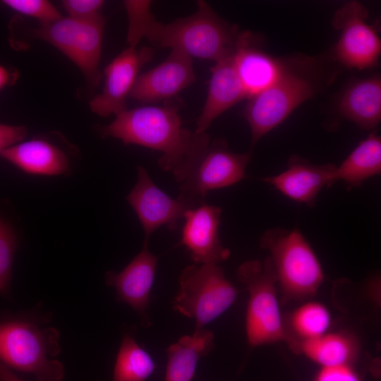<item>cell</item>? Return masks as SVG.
Here are the masks:
<instances>
[{
    "mask_svg": "<svg viewBox=\"0 0 381 381\" xmlns=\"http://www.w3.org/2000/svg\"><path fill=\"white\" fill-rule=\"evenodd\" d=\"M127 41L136 47L145 37L159 48H171L190 57L214 63L233 55L240 34L238 27L222 18L205 1H198L190 16L164 24L151 12L150 1H125Z\"/></svg>",
    "mask_w": 381,
    "mask_h": 381,
    "instance_id": "obj_1",
    "label": "cell"
},
{
    "mask_svg": "<svg viewBox=\"0 0 381 381\" xmlns=\"http://www.w3.org/2000/svg\"><path fill=\"white\" fill-rule=\"evenodd\" d=\"M178 109L172 105H147L126 109L100 128L102 137L119 139L159 151L158 164L179 183L198 153L210 141L207 132L182 126Z\"/></svg>",
    "mask_w": 381,
    "mask_h": 381,
    "instance_id": "obj_2",
    "label": "cell"
},
{
    "mask_svg": "<svg viewBox=\"0 0 381 381\" xmlns=\"http://www.w3.org/2000/svg\"><path fill=\"white\" fill-rule=\"evenodd\" d=\"M333 59L324 56L293 55L282 59L277 80L248 98L243 116L251 132V148L281 124L300 104L328 87L339 71Z\"/></svg>",
    "mask_w": 381,
    "mask_h": 381,
    "instance_id": "obj_3",
    "label": "cell"
},
{
    "mask_svg": "<svg viewBox=\"0 0 381 381\" xmlns=\"http://www.w3.org/2000/svg\"><path fill=\"white\" fill-rule=\"evenodd\" d=\"M59 334L28 321L0 324V361L8 368L33 374L39 381H63L64 366L53 359L60 352Z\"/></svg>",
    "mask_w": 381,
    "mask_h": 381,
    "instance_id": "obj_4",
    "label": "cell"
},
{
    "mask_svg": "<svg viewBox=\"0 0 381 381\" xmlns=\"http://www.w3.org/2000/svg\"><path fill=\"white\" fill-rule=\"evenodd\" d=\"M260 246L270 251L277 282L287 298L303 299L315 294L324 280L323 270L298 229H268L260 237Z\"/></svg>",
    "mask_w": 381,
    "mask_h": 381,
    "instance_id": "obj_5",
    "label": "cell"
},
{
    "mask_svg": "<svg viewBox=\"0 0 381 381\" xmlns=\"http://www.w3.org/2000/svg\"><path fill=\"white\" fill-rule=\"evenodd\" d=\"M237 277L248 291L246 331L252 347L286 341L291 344L280 313L276 273L267 257L263 262L248 260L237 269Z\"/></svg>",
    "mask_w": 381,
    "mask_h": 381,
    "instance_id": "obj_6",
    "label": "cell"
},
{
    "mask_svg": "<svg viewBox=\"0 0 381 381\" xmlns=\"http://www.w3.org/2000/svg\"><path fill=\"white\" fill-rule=\"evenodd\" d=\"M237 290L217 264L186 267L179 277L173 309L195 320V329L223 314L234 302Z\"/></svg>",
    "mask_w": 381,
    "mask_h": 381,
    "instance_id": "obj_7",
    "label": "cell"
},
{
    "mask_svg": "<svg viewBox=\"0 0 381 381\" xmlns=\"http://www.w3.org/2000/svg\"><path fill=\"white\" fill-rule=\"evenodd\" d=\"M252 151L235 153L229 149L225 140L211 139L185 172L177 198L195 207L204 203L210 190L237 183L245 176Z\"/></svg>",
    "mask_w": 381,
    "mask_h": 381,
    "instance_id": "obj_8",
    "label": "cell"
},
{
    "mask_svg": "<svg viewBox=\"0 0 381 381\" xmlns=\"http://www.w3.org/2000/svg\"><path fill=\"white\" fill-rule=\"evenodd\" d=\"M105 26L103 16L92 20H80L70 17L40 26L32 32L35 38L51 44L82 71L93 87L99 83V69Z\"/></svg>",
    "mask_w": 381,
    "mask_h": 381,
    "instance_id": "obj_9",
    "label": "cell"
},
{
    "mask_svg": "<svg viewBox=\"0 0 381 381\" xmlns=\"http://www.w3.org/2000/svg\"><path fill=\"white\" fill-rule=\"evenodd\" d=\"M367 17L366 8L356 1L345 4L334 13L333 26L341 33L333 48L332 59L339 65L358 70L377 65L381 41L365 22Z\"/></svg>",
    "mask_w": 381,
    "mask_h": 381,
    "instance_id": "obj_10",
    "label": "cell"
},
{
    "mask_svg": "<svg viewBox=\"0 0 381 381\" xmlns=\"http://www.w3.org/2000/svg\"><path fill=\"white\" fill-rule=\"evenodd\" d=\"M138 179L126 200L135 211L145 232L144 245L150 235L161 226L170 230L177 228L185 212L193 207L179 199H174L158 188L142 166H138Z\"/></svg>",
    "mask_w": 381,
    "mask_h": 381,
    "instance_id": "obj_11",
    "label": "cell"
},
{
    "mask_svg": "<svg viewBox=\"0 0 381 381\" xmlns=\"http://www.w3.org/2000/svg\"><path fill=\"white\" fill-rule=\"evenodd\" d=\"M153 50L143 47L137 50L129 46L104 68L102 92L89 103L91 111L100 116H116L126 109V101L138 76L140 68L150 60Z\"/></svg>",
    "mask_w": 381,
    "mask_h": 381,
    "instance_id": "obj_12",
    "label": "cell"
},
{
    "mask_svg": "<svg viewBox=\"0 0 381 381\" xmlns=\"http://www.w3.org/2000/svg\"><path fill=\"white\" fill-rule=\"evenodd\" d=\"M195 80L192 58L171 50L164 61L137 77L128 97L143 103H156L174 97Z\"/></svg>",
    "mask_w": 381,
    "mask_h": 381,
    "instance_id": "obj_13",
    "label": "cell"
},
{
    "mask_svg": "<svg viewBox=\"0 0 381 381\" xmlns=\"http://www.w3.org/2000/svg\"><path fill=\"white\" fill-rule=\"evenodd\" d=\"M157 266V257L144 245L142 250L121 272L108 271L105 283L116 291L117 300L130 306L140 316L143 327L151 325L150 295Z\"/></svg>",
    "mask_w": 381,
    "mask_h": 381,
    "instance_id": "obj_14",
    "label": "cell"
},
{
    "mask_svg": "<svg viewBox=\"0 0 381 381\" xmlns=\"http://www.w3.org/2000/svg\"><path fill=\"white\" fill-rule=\"evenodd\" d=\"M221 214L220 207L205 203L185 212L181 243L195 264L218 265L230 255L219 238Z\"/></svg>",
    "mask_w": 381,
    "mask_h": 381,
    "instance_id": "obj_15",
    "label": "cell"
},
{
    "mask_svg": "<svg viewBox=\"0 0 381 381\" xmlns=\"http://www.w3.org/2000/svg\"><path fill=\"white\" fill-rule=\"evenodd\" d=\"M336 167L331 163L315 164L306 159L293 155L289 158L285 171L264 178L262 181L287 198L313 207L322 188H329L335 183Z\"/></svg>",
    "mask_w": 381,
    "mask_h": 381,
    "instance_id": "obj_16",
    "label": "cell"
},
{
    "mask_svg": "<svg viewBox=\"0 0 381 381\" xmlns=\"http://www.w3.org/2000/svg\"><path fill=\"white\" fill-rule=\"evenodd\" d=\"M259 42L258 36L241 31L233 54L234 64L248 99L270 87L282 68V59L265 52Z\"/></svg>",
    "mask_w": 381,
    "mask_h": 381,
    "instance_id": "obj_17",
    "label": "cell"
},
{
    "mask_svg": "<svg viewBox=\"0 0 381 381\" xmlns=\"http://www.w3.org/2000/svg\"><path fill=\"white\" fill-rule=\"evenodd\" d=\"M210 73L207 98L196 120L197 133L207 132L217 117L246 98L234 64L233 55L215 62Z\"/></svg>",
    "mask_w": 381,
    "mask_h": 381,
    "instance_id": "obj_18",
    "label": "cell"
},
{
    "mask_svg": "<svg viewBox=\"0 0 381 381\" xmlns=\"http://www.w3.org/2000/svg\"><path fill=\"white\" fill-rule=\"evenodd\" d=\"M0 157L31 175L59 176L70 169L65 152L42 138L21 141L0 152Z\"/></svg>",
    "mask_w": 381,
    "mask_h": 381,
    "instance_id": "obj_19",
    "label": "cell"
},
{
    "mask_svg": "<svg viewBox=\"0 0 381 381\" xmlns=\"http://www.w3.org/2000/svg\"><path fill=\"white\" fill-rule=\"evenodd\" d=\"M338 110L361 128H375L381 119L380 76L354 79L349 83L339 99Z\"/></svg>",
    "mask_w": 381,
    "mask_h": 381,
    "instance_id": "obj_20",
    "label": "cell"
},
{
    "mask_svg": "<svg viewBox=\"0 0 381 381\" xmlns=\"http://www.w3.org/2000/svg\"><path fill=\"white\" fill-rule=\"evenodd\" d=\"M214 347V334L202 328L181 337L166 350L167 364L164 381H191L201 357Z\"/></svg>",
    "mask_w": 381,
    "mask_h": 381,
    "instance_id": "obj_21",
    "label": "cell"
},
{
    "mask_svg": "<svg viewBox=\"0 0 381 381\" xmlns=\"http://www.w3.org/2000/svg\"><path fill=\"white\" fill-rule=\"evenodd\" d=\"M381 138L374 133L361 140L334 173V181H344L348 189L358 187L368 179L380 174Z\"/></svg>",
    "mask_w": 381,
    "mask_h": 381,
    "instance_id": "obj_22",
    "label": "cell"
},
{
    "mask_svg": "<svg viewBox=\"0 0 381 381\" xmlns=\"http://www.w3.org/2000/svg\"><path fill=\"white\" fill-rule=\"evenodd\" d=\"M298 347L306 357L321 367L350 365L357 351L355 340L341 332L325 333L300 342Z\"/></svg>",
    "mask_w": 381,
    "mask_h": 381,
    "instance_id": "obj_23",
    "label": "cell"
},
{
    "mask_svg": "<svg viewBox=\"0 0 381 381\" xmlns=\"http://www.w3.org/2000/svg\"><path fill=\"white\" fill-rule=\"evenodd\" d=\"M155 365L150 355L137 343L133 332H126L116 356L111 381H146Z\"/></svg>",
    "mask_w": 381,
    "mask_h": 381,
    "instance_id": "obj_24",
    "label": "cell"
},
{
    "mask_svg": "<svg viewBox=\"0 0 381 381\" xmlns=\"http://www.w3.org/2000/svg\"><path fill=\"white\" fill-rule=\"evenodd\" d=\"M330 322L329 310L318 302H308L301 306L293 312L290 318L291 327L301 339L300 342L327 333Z\"/></svg>",
    "mask_w": 381,
    "mask_h": 381,
    "instance_id": "obj_25",
    "label": "cell"
},
{
    "mask_svg": "<svg viewBox=\"0 0 381 381\" xmlns=\"http://www.w3.org/2000/svg\"><path fill=\"white\" fill-rule=\"evenodd\" d=\"M17 237L13 228L0 217V294L9 287Z\"/></svg>",
    "mask_w": 381,
    "mask_h": 381,
    "instance_id": "obj_26",
    "label": "cell"
},
{
    "mask_svg": "<svg viewBox=\"0 0 381 381\" xmlns=\"http://www.w3.org/2000/svg\"><path fill=\"white\" fill-rule=\"evenodd\" d=\"M2 3L11 9L36 18L40 24L52 23L61 18L56 7L46 0H4Z\"/></svg>",
    "mask_w": 381,
    "mask_h": 381,
    "instance_id": "obj_27",
    "label": "cell"
},
{
    "mask_svg": "<svg viewBox=\"0 0 381 381\" xmlns=\"http://www.w3.org/2000/svg\"><path fill=\"white\" fill-rule=\"evenodd\" d=\"M61 4L68 17L74 19L92 20L103 16L100 12L104 4L102 0H64Z\"/></svg>",
    "mask_w": 381,
    "mask_h": 381,
    "instance_id": "obj_28",
    "label": "cell"
},
{
    "mask_svg": "<svg viewBox=\"0 0 381 381\" xmlns=\"http://www.w3.org/2000/svg\"><path fill=\"white\" fill-rule=\"evenodd\" d=\"M315 381H361L350 365L322 367Z\"/></svg>",
    "mask_w": 381,
    "mask_h": 381,
    "instance_id": "obj_29",
    "label": "cell"
},
{
    "mask_svg": "<svg viewBox=\"0 0 381 381\" xmlns=\"http://www.w3.org/2000/svg\"><path fill=\"white\" fill-rule=\"evenodd\" d=\"M27 135L25 126L0 123V152L23 141Z\"/></svg>",
    "mask_w": 381,
    "mask_h": 381,
    "instance_id": "obj_30",
    "label": "cell"
},
{
    "mask_svg": "<svg viewBox=\"0 0 381 381\" xmlns=\"http://www.w3.org/2000/svg\"><path fill=\"white\" fill-rule=\"evenodd\" d=\"M17 78L15 72L0 64V91L13 83Z\"/></svg>",
    "mask_w": 381,
    "mask_h": 381,
    "instance_id": "obj_31",
    "label": "cell"
},
{
    "mask_svg": "<svg viewBox=\"0 0 381 381\" xmlns=\"http://www.w3.org/2000/svg\"><path fill=\"white\" fill-rule=\"evenodd\" d=\"M0 381H23L0 361Z\"/></svg>",
    "mask_w": 381,
    "mask_h": 381,
    "instance_id": "obj_32",
    "label": "cell"
}]
</instances>
